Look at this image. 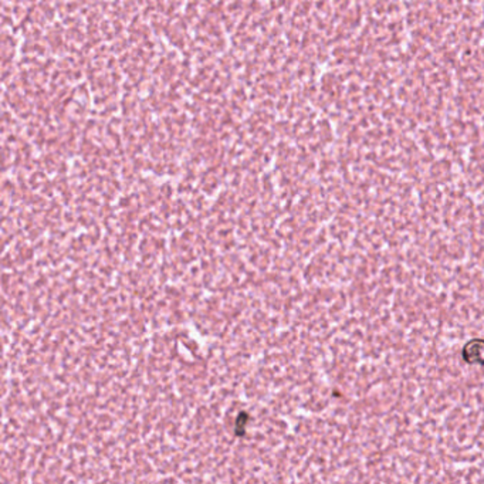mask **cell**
<instances>
[{"mask_svg": "<svg viewBox=\"0 0 484 484\" xmlns=\"http://www.w3.org/2000/svg\"><path fill=\"white\" fill-rule=\"evenodd\" d=\"M461 357L467 364L484 365V340L476 338L468 341L463 348Z\"/></svg>", "mask_w": 484, "mask_h": 484, "instance_id": "6da1fadb", "label": "cell"}]
</instances>
